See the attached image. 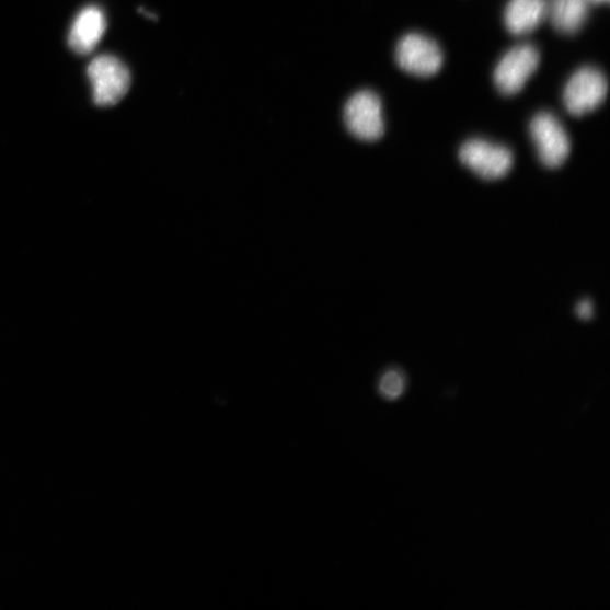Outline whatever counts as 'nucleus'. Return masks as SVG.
<instances>
[{
  "label": "nucleus",
  "instance_id": "obj_2",
  "mask_svg": "<svg viewBox=\"0 0 610 610\" xmlns=\"http://www.w3.org/2000/svg\"><path fill=\"white\" fill-rule=\"evenodd\" d=\"M607 93L608 82L602 71L586 66L578 69L566 83L563 101L572 116L584 117L598 110Z\"/></svg>",
  "mask_w": 610,
  "mask_h": 610
},
{
  "label": "nucleus",
  "instance_id": "obj_5",
  "mask_svg": "<svg viewBox=\"0 0 610 610\" xmlns=\"http://www.w3.org/2000/svg\"><path fill=\"white\" fill-rule=\"evenodd\" d=\"M538 158L550 169L562 166L571 151L568 135L561 122L551 113L537 114L529 126Z\"/></svg>",
  "mask_w": 610,
  "mask_h": 610
},
{
  "label": "nucleus",
  "instance_id": "obj_10",
  "mask_svg": "<svg viewBox=\"0 0 610 610\" xmlns=\"http://www.w3.org/2000/svg\"><path fill=\"white\" fill-rule=\"evenodd\" d=\"M589 0H550L548 16L553 27L565 35L582 31L589 15Z\"/></svg>",
  "mask_w": 610,
  "mask_h": 610
},
{
  "label": "nucleus",
  "instance_id": "obj_11",
  "mask_svg": "<svg viewBox=\"0 0 610 610\" xmlns=\"http://www.w3.org/2000/svg\"><path fill=\"white\" fill-rule=\"evenodd\" d=\"M406 388L405 376L399 370L385 372L379 382V392L387 401H398Z\"/></svg>",
  "mask_w": 610,
  "mask_h": 610
},
{
  "label": "nucleus",
  "instance_id": "obj_9",
  "mask_svg": "<svg viewBox=\"0 0 610 610\" xmlns=\"http://www.w3.org/2000/svg\"><path fill=\"white\" fill-rule=\"evenodd\" d=\"M548 16V0H509L505 24L514 35L533 32Z\"/></svg>",
  "mask_w": 610,
  "mask_h": 610
},
{
  "label": "nucleus",
  "instance_id": "obj_3",
  "mask_svg": "<svg viewBox=\"0 0 610 610\" xmlns=\"http://www.w3.org/2000/svg\"><path fill=\"white\" fill-rule=\"evenodd\" d=\"M541 55L531 44H521L510 49L494 70V84L502 95L518 94L540 66Z\"/></svg>",
  "mask_w": 610,
  "mask_h": 610
},
{
  "label": "nucleus",
  "instance_id": "obj_4",
  "mask_svg": "<svg viewBox=\"0 0 610 610\" xmlns=\"http://www.w3.org/2000/svg\"><path fill=\"white\" fill-rule=\"evenodd\" d=\"M459 159L484 181L506 176L514 165V156L508 148L480 138L465 141L459 151Z\"/></svg>",
  "mask_w": 610,
  "mask_h": 610
},
{
  "label": "nucleus",
  "instance_id": "obj_12",
  "mask_svg": "<svg viewBox=\"0 0 610 610\" xmlns=\"http://www.w3.org/2000/svg\"><path fill=\"white\" fill-rule=\"evenodd\" d=\"M577 314L584 320H589L594 314V306L589 300L580 302L577 307Z\"/></svg>",
  "mask_w": 610,
  "mask_h": 610
},
{
  "label": "nucleus",
  "instance_id": "obj_6",
  "mask_svg": "<svg viewBox=\"0 0 610 610\" xmlns=\"http://www.w3.org/2000/svg\"><path fill=\"white\" fill-rule=\"evenodd\" d=\"M396 62L406 73L417 78H430L444 64V53L438 43L421 33H408L396 47Z\"/></svg>",
  "mask_w": 610,
  "mask_h": 610
},
{
  "label": "nucleus",
  "instance_id": "obj_8",
  "mask_svg": "<svg viewBox=\"0 0 610 610\" xmlns=\"http://www.w3.org/2000/svg\"><path fill=\"white\" fill-rule=\"evenodd\" d=\"M106 20L103 12L96 7L84 9L70 28L68 43L77 54L92 53L103 38Z\"/></svg>",
  "mask_w": 610,
  "mask_h": 610
},
{
  "label": "nucleus",
  "instance_id": "obj_1",
  "mask_svg": "<svg viewBox=\"0 0 610 610\" xmlns=\"http://www.w3.org/2000/svg\"><path fill=\"white\" fill-rule=\"evenodd\" d=\"M95 104L113 106L128 93L131 76L128 67L117 57L102 55L96 57L88 68Z\"/></svg>",
  "mask_w": 610,
  "mask_h": 610
},
{
  "label": "nucleus",
  "instance_id": "obj_7",
  "mask_svg": "<svg viewBox=\"0 0 610 610\" xmlns=\"http://www.w3.org/2000/svg\"><path fill=\"white\" fill-rule=\"evenodd\" d=\"M344 120L348 131L357 139L377 141L384 134L382 103L372 91L354 94L345 105Z\"/></svg>",
  "mask_w": 610,
  "mask_h": 610
},
{
  "label": "nucleus",
  "instance_id": "obj_13",
  "mask_svg": "<svg viewBox=\"0 0 610 610\" xmlns=\"http://www.w3.org/2000/svg\"><path fill=\"white\" fill-rule=\"evenodd\" d=\"M589 2H590V4L598 5V4H602V3H608L609 0H589Z\"/></svg>",
  "mask_w": 610,
  "mask_h": 610
}]
</instances>
